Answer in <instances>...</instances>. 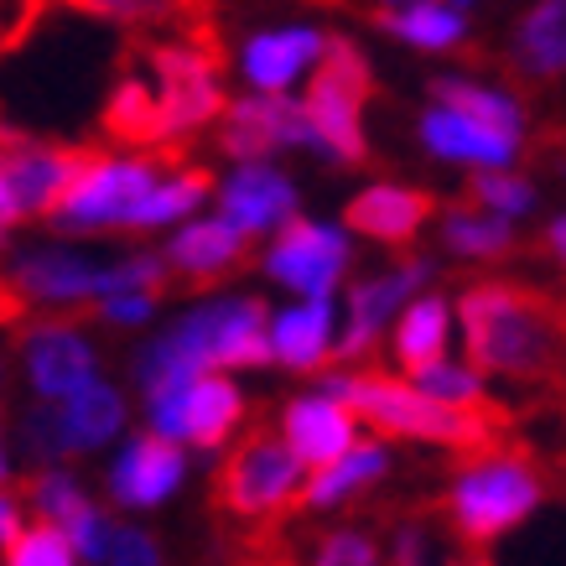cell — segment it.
I'll use <instances>...</instances> for the list:
<instances>
[{
	"label": "cell",
	"mask_w": 566,
	"mask_h": 566,
	"mask_svg": "<svg viewBox=\"0 0 566 566\" xmlns=\"http://www.w3.org/2000/svg\"><path fill=\"white\" fill-rule=\"evenodd\" d=\"M265 317L255 296H203L192 302L177 323H167L151 344L136 354V385H167L182 375H203V369H260L271 364V338H265Z\"/></svg>",
	"instance_id": "obj_1"
},
{
	"label": "cell",
	"mask_w": 566,
	"mask_h": 566,
	"mask_svg": "<svg viewBox=\"0 0 566 566\" xmlns=\"http://www.w3.org/2000/svg\"><path fill=\"white\" fill-rule=\"evenodd\" d=\"M458 338L483 375L531 379L556 364L566 344V323L541 296L504 286V281H483L458 296Z\"/></svg>",
	"instance_id": "obj_2"
},
{
	"label": "cell",
	"mask_w": 566,
	"mask_h": 566,
	"mask_svg": "<svg viewBox=\"0 0 566 566\" xmlns=\"http://www.w3.org/2000/svg\"><path fill=\"white\" fill-rule=\"evenodd\" d=\"M17 296L32 307H84L125 286H156L167 281L161 255H99L84 244H32L11 260Z\"/></svg>",
	"instance_id": "obj_3"
},
{
	"label": "cell",
	"mask_w": 566,
	"mask_h": 566,
	"mask_svg": "<svg viewBox=\"0 0 566 566\" xmlns=\"http://www.w3.org/2000/svg\"><path fill=\"white\" fill-rule=\"evenodd\" d=\"M323 390L344 395L359 411L364 427L385 431V437H406V442L431 447H473L483 442V416L463 406H442L431 400L411 375H327Z\"/></svg>",
	"instance_id": "obj_4"
},
{
	"label": "cell",
	"mask_w": 566,
	"mask_h": 566,
	"mask_svg": "<svg viewBox=\"0 0 566 566\" xmlns=\"http://www.w3.org/2000/svg\"><path fill=\"white\" fill-rule=\"evenodd\" d=\"M541 510V473L515 452H479L458 468V479L447 489V515L452 531L468 546H494L510 531Z\"/></svg>",
	"instance_id": "obj_5"
},
{
	"label": "cell",
	"mask_w": 566,
	"mask_h": 566,
	"mask_svg": "<svg viewBox=\"0 0 566 566\" xmlns=\"http://www.w3.org/2000/svg\"><path fill=\"white\" fill-rule=\"evenodd\" d=\"M364 99H369V63L354 42L327 36L323 63L302 84V115L312 130V151L327 161H359L364 156Z\"/></svg>",
	"instance_id": "obj_6"
},
{
	"label": "cell",
	"mask_w": 566,
	"mask_h": 566,
	"mask_svg": "<svg viewBox=\"0 0 566 566\" xmlns=\"http://www.w3.org/2000/svg\"><path fill=\"white\" fill-rule=\"evenodd\" d=\"M125 395L109 379H88L84 390L63 395V400H42L36 411L21 416V447L36 463H69V458H88L109 447L125 431Z\"/></svg>",
	"instance_id": "obj_7"
},
{
	"label": "cell",
	"mask_w": 566,
	"mask_h": 566,
	"mask_svg": "<svg viewBox=\"0 0 566 566\" xmlns=\"http://www.w3.org/2000/svg\"><path fill=\"white\" fill-rule=\"evenodd\" d=\"M151 156H78L63 198L52 203L48 219L63 234H104V229H130L140 192L156 182Z\"/></svg>",
	"instance_id": "obj_8"
},
{
	"label": "cell",
	"mask_w": 566,
	"mask_h": 566,
	"mask_svg": "<svg viewBox=\"0 0 566 566\" xmlns=\"http://www.w3.org/2000/svg\"><path fill=\"white\" fill-rule=\"evenodd\" d=\"M240 421H244V390L223 369L182 375L146 390V427L182 447H198V452L223 447L240 431Z\"/></svg>",
	"instance_id": "obj_9"
},
{
	"label": "cell",
	"mask_w": 566,
	"mask_h": 566,
	"mask_svg": "<svg viewBox=\"0 0 566 566\" xmlns=\"http://www.w3.org/2000/svg\"><path fill=\"white\" fill-rule=\"evenodd\" d=\"M260 265L286 296H338L354 271V229L292 213L275 234H265Z\"/></svg>",
	"instance_id": "obj_10"
},
{
	"label": "cell",
	"mask_w": 566,
	"mask_h": 566,
	"mask_svg": "<svg viewBox=\"0 0 566 566\" xmlns=\"http://www.w3.org/2000/svg\"><path fill=\"white\" fill-rule=\"evenodd\" d=\"M421 151L442 167H468V172H489V167H515L520 146H525V125H504L494 115L463 109L452 99H431L416 120Z\"/></svg>",
	"instance_id": "obj_11"
},
{
	"label": "cell",
	"mask_w": 566,
	"mask_h": 566,
	"mask_svg": "<svg viewBox=\"0 0 566 566\" xmlns=\"http://www.w3.org/2000/svg\"><path fill=\"white\" fill-rule=\"evenodd\" d=\"M307 468L281 437H250L234 447V458L223 463V504L240 520H275L302 499Z\"/></svg>",
	"instance_id": "obj_12"
},
{
	"label": "cell",
	"mask_w": 566,
	"mask_h": 566,
	"mask_svg": "<svg viewBox=\"0 0 566 566\" xmlns=\"http://www.w3.org/2000/svg\"><path fill=\"white\" fill-rule=\"evenodd\" d=\"M146 84H151V140L161 136H188L208 125L223 109L219 73L203 52L192 48H161L146 63Z\"/></svg>",
	"instance_id": "obj_13"
},
{
	"label": "cell",
	"mask_w": 566,
	"mask_h": 566,
	"mask_svg": "<svg viewBox=\"0 0 566 566\" xmlns=\"http://www.w3.org/2000/svg\"><path fill=\"white\" fill-rule=\"evenodd\" d=\"M431 286V260H400L390 271L359 275L338 302V359H359L390 333L395 312Z\"/></svg>",
	"instance_id": "obj_14"
},
{
	"label": "cell",
	"mask_w": 566,
	"mask_h": 566,
	"mask_svg": "<svg viewBox=\"0 0 566 566\" xmlns=\"http://www.w3.org/2000/svg\"><path fill=\"white\" fill-rule=\"evenodd\" d=\"M182 483H188V447L161 437V431L125 437L109 473H104V489H109V499L120 504L125 515L161 510L167 499L182 494Z\"/></svg>",
	"instance_id": "obj_15"
},
{
	"label": "cell",
	"mask_w": 566,
	"mask_h": 566,
	"mask_svg": "<svg viewBox=\"0 0 566 566\" xmlns=\"http://www.w3.org/2000/svg\"><path fill=\"white\" fill-rule=\"evenodd\" d=\"M327 32L312 21H281L265 32H250L240 48V78L255 94H296L323 63Z\"/></svg>",
	"instance_id": "obj_16"
},
{
	"label": "cell",
	"mask_w": 566,
	"mask_h": 566,
	"mask_svg": "<svg viewBox=\"0 0 566 566\" xmlns=\"http://www.w3.org/2000/svg\"><path fill=\"white\" fill-rule=\"evenodd\" d=\"M223 151L234 161H255V156H281V151H312V130L302 115V99L292 94H255L234 99L223 109Z\"/></svg>",
	"instance_id": "obj_17"
},
{
	"label": "cell",
	"mask_w": 566,
	"mask_h": 566,
	"mask_svg": "<svg viewBox=\"0 0 566 566\" xmlns=\"http://www.w3.org/2000/svg\"><path fill=\"white\" fill-rule=\"evenodd\" d=\"M21 375L32 385L36 400H63L99 379V348L84 327L73 323H36L21 338Z\"/></svg>",
	"instance_id": "obj_18"
},
{
	"label": "cell",
	"mask_w": 566,
	"mask_h": 566,
	"mask_svg": "<svg viewBox=\"0 0 566 566\" xmlns=\"http://www.w3.org/2000/svg\"><path fill=\"white\" fill-rule=\"evenodd\" d=\"M271 364L312 375L327 359H338V296H292L286 307L265 317Z\"/></svg>",
	"instance_id": "obj_19"
},
{
	"label": "cell",
	"mask_w": 566,
	"mask_h": 566,
	"mask_svg": "<svg viewBox=\"0 0 566 566\" xmlns=\"http://www.w3.org/2000/svg\"><path fill=\"white\" fill-rule=\"evenodd\" d=\"M219 213L240 223L250 240L275 234V229L296 213V182L275 167L271 156L234 161V167H229V177L219 182Z\"/></svg>",
	"instance_id": "obj_20"
},
{
	"label": "cell",
	"mask_w": 566,
	"mask_h": 566,
	"mask_svg": "<svg viewBox=\"0 0 566 566\" xmlns=\"http://www.w3.org/2000/svg\"><path fill=\"white\" fill-rule=\"evenodd\" d=\"M359 431H364L359 411L348 406L344 395L323 390V385L286 400V411H281V442L302 458V468H323L348 442H359Z\"/></svg>",
	"instance_id": "obj_21"
},
{
	"label": "cell",
	"mask_w": 566,
	"mask_h": 566,
	"mask_svg": "<svg viewBox=\"0 0 566 566\" xmlns=\"http://www.w3.org/2000/svg\"><path fill=\"white\" fill-rule=\"evenodd\" d=\"M250 250V234H244L234 219L223 213H192V219L172 223V240H167V271L188 275V281H213V275L234 271Z\"/></svg>",
	"instance_id": "obj_22"
},
{
	"label": "cell",
	"mask_w": 566,
	"mask_h": 566,
	"mask_svg": "<svg viewBox=\"0 0 566 566\" xmlns=\"http://www.w3.org/2000/svg\"><path fill=\"white\" fill-rule=\"evenodd\" d=\"M385 338H390V359L400 364V375H411L421 364L452 354V344H458V302H447L442 292L427 286V292H416L406 307L395 312Z\"/></svg>",
	"instance_id": "obj_23"
},
{
	"label": "cell",
	"mask_w": 566,
	"mask_h": 566,
	"mask_svg": "<svg viewBox=\"0 0 566 566\" xmlns=\"http://www.w3.org/2000/svg\"><path fill=\"white\" fill-rule=\"evenodd\" d=\"M390 473V447L375 442V437H359L348 442L338 458H327L323 468H307V483H302V504L327 515V510H344L359 494H369L375 483H385Z\"/></svg>",
	"instance_id": "obj_24"
},
{
	"label": "cell",
	"mask_w": 566,
	"mask_h": 566,
	"mask_svg": "<svg viewBox=\"0 0 566 566\" xmlns=\"http://www.w3.org/2000/svg\"><path fill=\"white\" fill-rule=\"evenodd\" d=\"M431 219L427 192L406 188V182H369L364 192H354L348 203V229L375 244H406L421 234V223Z\"/></svg>",
	"instance_id": "obj_25"
},
{
	"label": "cell",
	"mask_w": 566,
	"mask_h": 566,
	"mask_svg": "<svg viewBox=\"0 0 566 566\" xmlns=\"http://www.w3.org/2000/svg\"><path fill=\"white\" fill-rule=\"evenodd\" d=\"M78 156L73 151H52V146H11L0 156V172L11 182V198H17V213H52V203L63 198Z\"/></svg>",
	"instance_id": "obj_26"
},
{
	"label": "cell",
	"mask_w": 566,
	"mask_h": 566,
	"mask_svg": "<svg viewBox=\"0 0 566 566\" xmlns=\"http://www.w3.org/2000/svg\"><path fill=\"white\" fill-rule=\"evenodd\" d=\"M69 535H73L78 562H94V566H156L161 562V546H156L151 535L136 531V525H125V520H115V515H104L94 504L73 520Z\"/></svg>",
	"instance_id": "obj_27"
},
{
	"label": "cell",
	"mask_w": 566,
	"mask_h": 566,
	"mask_svg": "<svg viewBox=\"0 0 566 566\" xmlns=\"http://www.w3.org/2000/svg\"><path fill=\"white\" fill-rule=\"evenodd\" d=\"M510 57L525 78H566V0H535L515 27Z\"/></svg>",
	"instance_id": "obj_28"
},
{
	"label": "cell",
	"mask_w": 566,
	"mask_h": 566,
	"mask_svg": "<svg viewBox=\"0 0 566 566\" xmlns=\"http://www.w3.org/2000/svg\"><path fill=\"white\" fill-rule=\"evenodd\" d=\"M385 32L416 52H452L463 48L468 17L458 0H406L385 11Z\"/></svg>",
	"instance_id": "obj_29"
},
{
	"label": "cell",
	"mask_w": 566,
	"mask_h": 566,
	"mask_svg": "<svg viewBox=\"0 0 566 566\" xmlns=\"http://www.w3.org/2000/svg\"><path fill=\"white\" fill-rule=\"evenodd\" d=\"M208 203V177L203 172H156V182L140 192L130 229H172V223L192 219Z\"/></svg>",
	"instance_id": "obj_30"
},
{
	"label": "cell",
	"mask_w": 566,
	"mask_h": 566,
	"mask_svg": "<svg viewBox=\"0 0 566 566\" xmlns=\"http://www.w3.org/2000/svg\"><path fill=\"white\" fill-rule=\"evenodd\" d=\"M515 244V223L489 213V208L468 203V208H447L442 219V250L458 260H499L510 255Z\"/></svg>",
	"instance_id": "obj_31"
},
{
	"label": "cell",
	"mask_w": 566,
	"mask_h": 566,
	"mask_svg": "<svg viewBox=\"0 0 566 566\" xmlns=\"http://www.w3.org/2000/svg\"><path fill=\"white\" fill-rule=\"evenodd\" d=\"M411 379L431 395V400H442V406H463V411H479L483 395H489L483 369L473 359H458V354H442V359L421 364V369H411Z\"/></svg>",
	"instance_id": "obj_32"
},
{
	"label": "cell",
	"mask_w": 566,
	"mask_h": 566,
	"mask_svg": "<svg viewBox=\"0 0 566 566\" xmlns=\"http://www.w3.org/2000/svg\"><path fill=\"white\" fill-rule=\"evenodd\" d=\"M6 562L11 566H73L78 551H73V535L52 520H36V525H21L17 541L6 546Z\"/></svg>",
	"instance_id": "obj_33"
},
{
	"label": "cell",
	"mask_w": 566,
	"mask_h": 566,
	"mask_svg": "<svg viewBox=\"0 0 566 566\" xmlns=\"http://www.w3.org/2000/svg\"><path fill=\"white\" fill-rule=\"evenodd\" d=\"M88 504H94V499L84 494V483L73 479V473H63L57 463H48V468H42V479L32 483V510L42 520H52V525H63V531L84 515Z\"/></svg>",
	"instance_id": "obj_34"
},
{
	"label": "cell",
	"mask_w": 566,
	"mask_h": 566,
	"mask_svg": "<svg viewBox=\"0 0 566 566\" xmlns=\"http://www.w3.org/2000/svg\"><path fill=\"white\" fill-rule=\"evenodd\" d=\"M473 177H479V182H473V203L499 213V219L520 223L535 208V188L515 172V167H489V172H473Z\"/></svg>",
	"instance_id": "obj_35"
},
{
	"label": "cell",
	"mask_w": 566,
	"mask_h": 566,
	"mask_svg": "<svg viewBox=\"0 0 566 566\" xmlns=\"http://www.w3.org/2000/svg\"><path fill=\"white\" fill-rule=\"evenodd\" d=\"M104 125H109L115 136H125V140H151V84H146V73L120 78V88L109 94Z\"/></svg>",
	"instance_id": "obj_36"
},
{
	"label": "cell",
	"mask_w": 566,
	"mask_h": 566,
	"mask_svg": "<svg viewBox=\"0 0 566 566\" xmlns=\"http://www.w3.org/2000/svg\"><path fill=\"white\" fill-rule=\"evenodd\" d=\"M94 307H99V323L125 327V333H136V327L156 323V286H125V292L99 296Z\"/></svg>",
	"instance_id": "obj_37"
},
{
	"label": "cell",
	"mask_w": 566,
	"mask_h": 566,
	"mask_svg": "<svg viewBox=\"0 0 566 566\" xmlns=\"http://www.w3.org/2000/svg\"><path fill=\"white\" fill-rule=\"evenodd\" d=\"M312 562L317 566H375L379 546L364 531H333V535H323V546H317Z\"/></svg>",
	"instance_id": "obj_38"
},
{
	"label": "cell",
	"mask_w": 566,
	"mask_h": 566,
	"mask_svg": "<svg viewBox=\"0 0 566 566\" xmlns=\"http://www.w3.org/2000/svg\"><path fill=\"white\" fill-rule=\"evenodd\" d=\"M73 6H84L88 17L104 21H167L182 0H73Z\"/></svg>",
	"instance_id": "obj_39"
},
{
	"label": "cell",
	"mask_w": 566,
	"mask_h": 566,
	"mask_svg": "<svg viewBox=\"0 0 566 566\" xmlns=\"http://www.w3.org/2000/svg\"><path fill=\"white\" fill-rule=\"evenodd\" d=\"M27 11H32V0H0V52L17 42L21 21H27Z\"/></svg>",
	"instance_id": "obj_40"
},
{
	"label": "cell",
	"mask_w": 566,
	"mask_h": 566,
	"mask_svg": "<svg viewBox=\"0 0 566 566\" xmlns=\"http://www.w3.org/2000/svg\"><path fill=\"white\" fill-rule=\"evenodd\" d=\"M21 525H27V515H21V504H17L11 494H0V551H6L11 541H17Z\"/></svg>",
	"instance_id": "obj_41"
},
{
	"label": "cell",
	"mask_w": 566,
	"mask_h": 566,
	"mask_svg": "<svg viewBox=\"0 0 566 566\" xmlns=\"http://www.w3.org/2000/svg\"><path fill=\"white\" fill-rule=\"evenodd\" d=\"M395 562H427V535L421 531H400V541H395Z\"/></svg>",
	"instance_id": "obj_42"
},
{
	"label": "cell",
	"mask_w": 566,
	"mask_h": 566,
	"mask_svg": "<svg viewBox=\"0 0 566 566\" xmlns=\"http://www.w3.org/2000/svg\"><path fill=\"white\" fill-rule=\"evenodd\" d=\"M546 250L556 265H566V213H556V219L546 223Z\"/></svg>",
	"instance_id": "obj_43"
},
{
	"label": "cell",
	"mask_w": 566,
	"mask_h": 566,
	"mask_svg": "<svg viewBox=\"0 0 566 566\" xmlns=\"http://www.w3.org/2000/svg\"><path fill=\"white\" fill-rule=\"evenodd\" d=\"M17 198H11V182H6V172H0V240H6V229L17 223Z\"/></svg>",
	"instance_id": "obj_44"
},
{
	"label": "cell",
	"mask_w": 566,
	"mask_h": 566,
	"mask_svg": "<svg viewBox=\"0 0 566 566\" xmlns=\"http://www.w3.org/2000/svg\"><path fill=\"white\" fill-rule=\"evenodd\" d=\"M11 479V452H6V437H0V483Z\"/></svg>",
	"instance_id": "obj_45"
},
{
	"label": "cell",
	"mask_w": 566,
	"mask_h": 566,
	"mask_svg": "<svg viewBox=\"0 0 566 566\" xmlns=\"http://www.w3.org/2000/svg\"><path fill=\"white\" fill-rule=\"evenodd\" d=\"M379 6H385V11H390V6H406V0H379Z\"/></svg>",
	"instance_id": "obj_46"
},
{
	"label": "cell",
	"mask_w": 566,
	"mask_h": 566,
	"mask_svg": "<svg viewBox=\"0 0 566 566\" xmlns=\"http://www.w3.org/2000/svg\"><path fill=\"white\" fill-rule=\"evenodd\" d=\"M458 6H463V11H468V6H473V0H458Z\"/></svg>",
	"instance_id": "obj_47"
},
{
	"label": "cell",
	"mask_w": 566,
	"mask_h": 566,
	"mask_svg": "<svg viewBox=\"0 0 566 566\" xmlns=\"http://www.w3.org/2000/svg\"><path fill=\"white\" fill-rule=\"evenodd\" d=\"M0 375H6V364H0Z\"/></svg>",
	"instance_id": "obj_48"
}]
</instances>
